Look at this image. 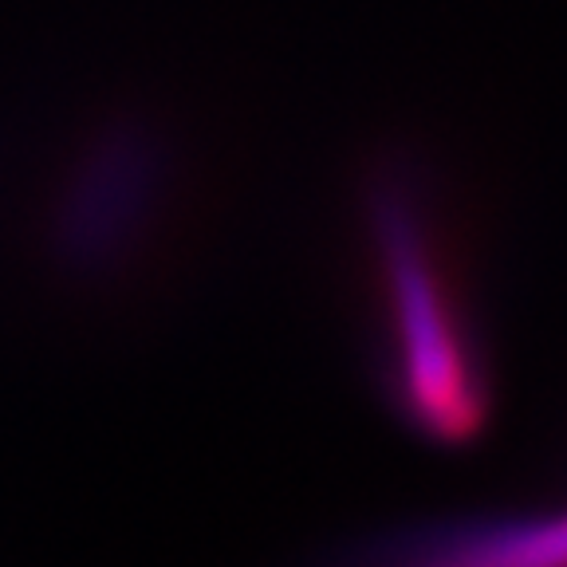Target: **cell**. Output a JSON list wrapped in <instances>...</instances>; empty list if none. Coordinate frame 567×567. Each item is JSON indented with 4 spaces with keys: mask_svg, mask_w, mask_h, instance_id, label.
<instances>
[{
    "mask_svg": "<svg viewBox=\"0 0 567 567\" xmlns=\"http://www.w3.org/2000/svg\"><path fill=\"white\" fill-rule=\"evenodd\" d=\"M386 276L394 399L417 434L434 442H470L488 417L485 374L410 225L386 233Z\"/></svg>",
    "mask_w": 567,
    "mask_h": 567,
    "instance_id": "1",
    "label": "cell"
},
{
    "mask_svg": "<svg viewBox=\"0 0 567 567\" xmlns=\"http://www.w3.org/2000/svg\"><path fill=\"white\" fill-rule=\"evenodd\" d=\"M367 567H567V516L417 532L379 548Z\"/></svg>",
    "mask_w": 567,
    "mask_h": 567,
    "instance_id": "2",
    "label": "cell"
}]
</instances>
